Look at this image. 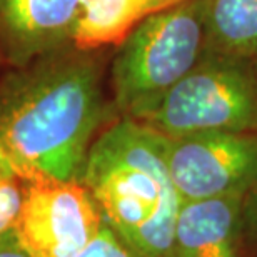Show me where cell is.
I'll return each instance as SVG.
<instances>
[{
	"label": "cell",
	"mask_w": 257,
	"mask_h": 257,
	"mask_svg": "<svg viewBox=\"0 0 257 257\" xmlns=\"http://www.w3.org/2000/svg\"><path fill=\"white\" fill-rule=\"evenodd\" d=\"M205 52L257 57V0H202Z\"/></svg>",
	"instance_id": "obj_10"
},
{
	"label": "cell",
	"mask_w": 257,
	"mask_h": 257,
	"mask_svg": "<svg viewBox=\"0 0 257 257\" xmlns=\"http://www.w3.org/2000/svg\"><path fill=\"white\" fill-rule=\"evenodd\" d=\"M34 64L0 100V177L82 181L109 115L100 62L74 47Z\"/></svg>",
	"instance_id": "obj_1"
},
{
	"label": "cell",
	"mask_w": 257,
	"mask_h": 257,
	"mask_svg": "<svg viewBox=\"0 0 257 257\" xmlns=\"http://www.w3.org/2000/svg\"><path fill=\"white\" fill-rule=\"evenodd\" d=\"M182 0H82L72 29L70 45L82 52L120 45L151 15Z\"/></svg>",
	"instance_id": "obj_9"
},
{
	"label": "cell",
	"mask_w": 257,
	"mask_h": 257,
	"mask_svg": "<svg viewBox=\"0 0 257 257\" xmlns=\"http://www.w3.org/2000/svg\"><path fill=\"white\" fill-rule=\"evenodd\" d=\"M82 0H0V47L12 64L30 65L70 45Z\"/></svg>",
	"instance_id": "obj_7"
},
{
	"label": "cell",
	"mask_w": 257,
	"mask_h": 257,
	"mask_svg": "<svg viewBox=\"0 0 257 257\" xmlns=\"http://www.w3.org/2000/svg\"><path fill=\"white\" fill-rule=\"evenodd\" d=\"M82 182L105 222L139 257H174L182 199L169 172L162 134L122 117L92 144Z\"/></svg>",
	"instance_id": "obj_2"
},
{
	"label": "cell",
	"mask_w": 257,
	"mask_h": 257,
	"mask_svg": "<svg viewBox=\"0 0 257 257\" xmlns=\"http://www.w3.org/2000/svg\"><path fill=\"white\" fill-rule=\"evenodd\" d=\"M244 257H257V179L242 199Z\"/></svg>",
	"instance_id": "obj_13"
},
{
	"label": "cell",
	"mask_w": 257,
	"mask_h": 257,
	"mask_svg": "<svg viewBox=\"0 0 257 257\" xmlns=\"http://www.w3.org/2000/svg\"><path fill=\"white\" fill-rule=\"evenodd\" d=\"M24 202V182L17 177H0V237L14 232Z\"/></svg>",
	"instance_id": "obj_11"
},
{
	"label": "cell",
	"mask_w": 257,
	"mask_h": 257,
	"mask_svg": "<svg viewBox=\"0 0 257 257\" xmlns=\"http://www.w3.org/2000/svg\"><path fill=\"white\" fill-rule=\"evenodd\" d=\"M166 161L182 200L245 195L257 179V132L166 137Z\"/></svg>",
	"instance_id": "obj_6"
},
{
	"label": "cell",
	"mask_w": 257,
	"mask_h": 257,
	"mask_svg": "<svg viewBox=\"0 0 257 257\" xmlns=\"http://www.w3.org/2000/svg\"><path fill=\"white\" fill-rule=\"evenodd\" d=\"M254 67H255V72H257V57L254 59Z\"/></svg>",
	"instance_id": "obj_15"
},
{
	"label": "cell",
	"mask_w": 257,
	"mask_h": 257,
	"mask_svg": "<svg viewBox=\"0 0 257 257\" xmlns=\"http://www.w3.org/2000/svg\"><path fill=\"white\" fill-rule=\"evenodd\" d=\"M24 182V202L14 229L34 257H75L94 239L104 215L82 181L34 176Z\"/></svg>",
	"instance_id": "obj_5"
},
{
	"label": "cell",
	"mask_w": 257,
	"mask_h": 257,
	"mask_svg": "<svg viewBox=\"0 0 257 257\" xmlns=\"http://www.w3.org/2000/svg\"><path fill=\"white\" fill-rule=\"evenodd\" d=\"M0 257H34L29 254L22 245L19 244V240L15 239L14 232L0 237Z\"/></svg>",
	"instance_id": "obj_14"
},
{
	"label": "cell",
	"mask_w": 257,
	"mask_h": 257,
	"mask_svg": "<svg viewBox=\"0 0 257 257\" xmlns=\"http://www.w3.org/2000/svg\"><path fill=\"white\" fill-rule=\"evenodd\" d=\"M244 194L182 200L174 225V257H244Z\"/></svg>",
	"instance_id": "obj_8"
},
{
	"label": "cell",
	"mask_w": 257,
	"mask_h": 257,
	"mask_svg": "<svg viewBox=\"0 0 257 257\" xmlns=\"http://www.w3.org/2000/svg\"><path fill=\"white\" fill-rule=\"evenodd\" d=\"M136 120L166 137L212 131L257 132L254 60L205 52Z\"/></svg>",
	"instance_id": "obj_4"
},
{
	"label": "cell",
	"mask_w": 257,
	"mask_h": 257,
	"mask_svg": "<svg viewBox=\"0 0 257 257\" xmlns=\"http://www.w3.org/2000/svg\"><path fill=\"white\" fill-rule=\"evenodd\" d=\"M204 54L202 0H182L151 15L128 34L112 60L115 109L122 117H141L187 75Z\"/></svg>",
	"instance_id": "obj_3"
},
{
	"label": "cell",
	"mask_w": 257,
	"mask_h": 257,
	"mask_svg": "<svg viewBox=\"0 0 257 257\" xmlns=\"http://www.w3.org/2000/svg\"><path fill=\"white\" fill-rule=\"evenodd\" d=\"M75 257H139L124 239L104 220L100 230Z\"/></svg>",
	"instance_id": "obj_12"
}]
</instances>
